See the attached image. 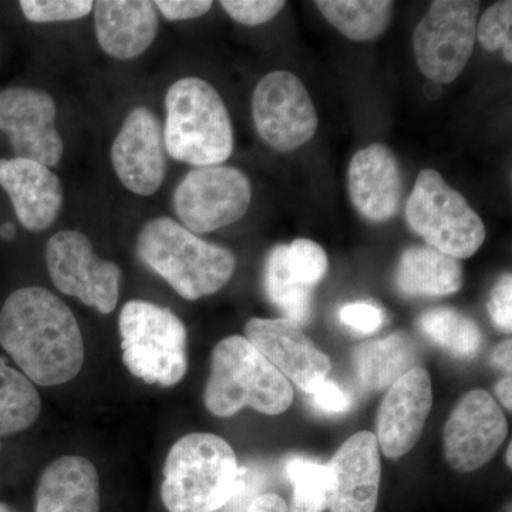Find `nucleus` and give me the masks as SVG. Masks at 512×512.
<instances>
[{
  "instance_id": "f257e3e1",
  "label": "nucleus",
  "mask_w": 512,
  "mask_h": 512,
  "mask_svg": "<svg viewBox=\"0 0 512 512\" xmlns=\"http://www.w3.org/2000/svg\"><path fill=\"white\" fill-rule=\"evenodd\" d=\"M0 346L30 382L69 383L84 365V342L76 316L40 286L10 293L0 309Z\"/></svg>"
},
{
  "instance_id": "f03ea898",
  "label": "nucleus",
  "mask_w": 512,
  "mask_h": 512,
  "mask_svg": "<svg viewBox=\"0 0 512 512\" xmlns=\"http://www.w3.org/2000/svg\"><path fill=\"white\" fill-rule=\"evenodd\" d=\"M137 255L187 301L221 291L237 268L234 252L204 241L168 217L143 225L138 232Z\"/></svg>"
},
{
  "instance_id": "7ed1b4c3",
  "label": "nucleus",
  "mask_w": 512,
  "mask_h": 512,
  "mask_svg": "<svg viewBox=\"0 0 512 512\" xmlns=\"http://www.w3.org/2000/svg\"><path fill=\"white\" fill-rule=\"evenodd\" d=\"M164 146L168 156L194 167L221 165L234 151V128L214 86L183 77L165 96Z\"/></svg>"
},
{
  "instance_id": "20e7f679",
  "label": "nucleus",
  "mask_w": 512,
  "mask_h": 512,
  "mask_svg": "<svg viewBox=\"0 0 512 512\" xmlns=\"http://www.w3.org/2000/svg\"><path fill=\"white\" fill-rule=\"evenodd\" d=\"M238 474L237 456L227 441L210 433L188 434L165 460L161 501L168 512L224 510Z\"/></svg>"
},
{
  "instance_id": "39448f33",
  "label": "nucleus",
  "mask_w": 512,
  "mask_h": 512,
  "mask_svg": "<svg viewBox=\"0 0 512 512\" xmlns=\"http://www.w3.org/2000/svg\"><path fill=\"white\" fill-rule=\"evenodd\" d=\"M204 402L214 416L231 417L245 407L276 416L293 402L291 383L245 336L215 346Z\"/></svg>"
},
{
  "instance_id": "423d86ee",
  "label": "nucleus",
  "mask_w": 512,
  "mask_h": 512,
  "mask_svg": "<svg viewBox=\"0 0 512 512\" xmlns=\"http://www.w3.org/2000/svg\"><path fill=\"white\" fill-rule=\"evenodd\" d=\"M119 332L128 372L147 384L175 386L188 369L187 329L157 303L130 301L121 309Z\"/></svg>"
},
{
  "instance_id": "0eeeda50",
  "label": "nucleus",
  "mask_w": 512,
  "mask_h": 512,
  "mask_svg": "<svg viewBox=\"0 0 512 512\" xmlns=\"http://www.w3.org/2000/svg\"><path fill=\"white\" fill-rule=\"evenodd\" d=\"M406 220L427 247L454 259L476 254L485 239V225L464 195L437 171H421L406 204Z\"/></svg>"
},
{
  "instance_id": "6e6552de",
  "label": "nucleus",
  "mask_w": 512,
  "mask_h": 512,
  "mask_svg": "<svg viewBox=\"0 0 512 512\" xmlns=\"http://www.w3.org/2000/svg\"><path fill=\"white\" fill-rule=\"evenodd\" d=\"M480 6L477 0H436L414 29L417 66L431 82L453 83L466 69Z\"/></svg>"
},
{
  "instance_id": "1a4fd4ad",
  "label": "nucleus",
  "mask_w": 512,
  "mask_h": 512,
  "mask_svg": "<svg viewBox=\"0 0 512 512\" xmlns=\"http://www.w3.org/2000/svg\"><path fill=\"white\" fill-rule=\"evenodd\" d=\"M47 272L57 291L109 315L116 309L123 278L120 266L100 258L83 232L64 229L46 245Z\"/></svg>"
},
{
  "instance_id": "9d476101",
  "label": "nucleus",
  "mask_w": 512,
  "mask_h": 512,
  "mask_svg": "<svg viewBox=\"0 0 512 512\" xmlns=\"http://www.w3.org/2000/svg\"><path fill=\"white\" fill-rule=\"evenodd\" d=\"M252 185L241 170L227 165L195 167L175 188L173 205L181 225L207 234L235 224L247 214Z\"/></svg>"
},
{
  "instance_id": "9b49d317",
  "label": "nucleus",
  "mask_w": 512,
  "mask_h": 512,
  "mask_svg": "<svg viewBox=\"0 0 512 512\" xmlns=\"http://www.w3.org/2000/svg\"><path fill=\"white\" fill-rule=\"evenodd\" d=\"M252 119L259 137L282 153L302 147L318 130V114L305 84L285 70L268 73L256 84Z\"/></svg>"
},
{
  "instance_id": "f8f14e48",
  "label": "nucleus",
  "mask_w": 512,
  "mask_h": 512,
  "mask_svg": "<svg viewBox=\"0 0 512 512\" xmlns=\"http://www.w3.org/2000/svg\"><path fill=\"white\" fill-rule=\"evenodd\" d=\"M56 103L33 87H8L0 92V131L9 138L15 157L46 167L62 161L64 146L56 127Z\"/></svg>"
},
{
  "instance_id": "ddd939ff",
  "label": "nucleus",
  "mask_w": 512,
  "mask_h": 512,
  "mask_svg": "<svg viewBox=\"0 0 512 512\" xmlns=\"http://www.w3.org/2000/svg\"><path fill=\"white\" fill-rule=\"evenodd\" d=\"M501 407L484 390L467 393L454 407L444 427L447 463L458 473H471L487 464L507 437Z\"/></svg>"
},
{
  "instance_id": "4468645a",
  "label": "nucleus",
  "mask_w": 512,
  "mask_h": 512,
  "mask_svg": "<svg viewBox=\"0 0 512 512\" xmlns=\"http://www.w3.org/2000/svg\"><path fill=\"white\" fill-rule=\"evenodd\" d=\"M114 173L126 190L151 197L160 190L167 170L161 121L147 107L127 114L111 146Z\"/></svg>"
},
{
  "instance_id": "2eb2a0df",
  "label": "nucleus",
  "mask_w": 512,
  "mask_h": 512,
  "mask_svg": "<svg viewBox=\"0 0 512 512\" xmlns=\"http://www.w3.org/2000/svg\"><path fill=\"white\" fill-rule=\"evenodd\" d=\"M245 338L299 389L312 394L328 380L330 359L298 323L289 319H251Z\"/></svg>"
},
{
  "instance_id": "dca6fc26",
  "label": "nucleus",
  "mask_w": 512,
  "mask_h": 512,
  "mask_svg": "<svg viewBox=\"0 0 512 512\" xmlns=\"http://www.w3.org/2000/svg\"><path fill=\"white\" fill-rule=\"evenodd\" d=\"M328 505L332 512H375L379 500L380 450L376 434L360 431L328 464Z\"/></svg>"
},
{
  "instance_id": "f3484780",
  "label": "nucleus",
  "mask_w": 512,
  "mask_h": 512,
  "mask_svg": "<svg viewBox=\"0 0 512 512\" xmlns=\"http://www.w3.org/2000/svg\"><path fill=\"white\" fill-rule=\"evenodd\" d=\"M431 404V379L423 367H414L389 387L377 414L376 439L384 456L399 458L416 446Z\"/></svg>"
},
{
  "instance_id": "a211bd4d",
  "label": "nucleus",
  "mask_w": 512,
  "mask_h": 512,
  "mask_svg": "<svg viewBox=\"0 0 512 512\" xmlns=\"http://www.w3.org/2000/svg\"><path fill=\"white\" fill-rule=\"evenodd\" d=\"M0 187L9 195L23 228L52 227L63 207V185L49 167L28 158H0Z\"/></svg>"
},
{
  "instance_id": "6ab92c4d",
  "label": "nucleus",
  "mask_w": 512,
  "mask_h": 512,
  "mask_svg": "<svg viewBox=\"0 0 512 512\" xmlns=\"http://www.w3.org/2000/svg\"><path fill=\"white\" fill-rule=\"evenodd\" d=\"M348 181L350 200L366 220L386 222L399 211L402 171L389 147L376 143L357 151L350 161Z\"/></svg>"
},
{
  "instance_id": "aec40b11",
  "label": "nucleus",
  "mask_w": 512,
  "mask_h": 512,
  "mask_svg": "<svg viewBox=\"0 0 512 512\" xmlns=\"http://www.w3.org/2000/svg\"><path fill=\"white\" fill-rule=\"evenodd\" d=\"M97 42L106 55L131 60L153 45L158 15L150 0H99L94 2Z\"/></svg>"
},
{
  "instance_id": "412c9836",
  "label": "nucleus",
  "mask_w": 512,
  "mask_h": 512,
  "mask_svg": "<svg viewBox=\"0 0 512 512\" xmlns=\"http://www.w3.org/2000/svg\"><path fill=\"white\" fill-rule=\"evenodd\" d=\"M35 512H101L100 478L92 461L63 456L37 481Z\"/></svg>"
},
{
  "instance_id": "4be33fe9",
  "label": "nucleus",
  "mask_w": 512,
  "mask_h": 512,
  "mask_svg": "<svg viewBox=\"0 0 512 512\" xmlns=\"http://www.w3.org/2000/svg\"><path fill=\"white\" fill-rule=\"evenodd\" d=\"M396 285L406 296L453 295L463 286V269L457 259L430 247L406 249L396 271Z\"/></svg>"
},
{
  "instance_id": "5701e85b",
  "label": "nucleus",
  "mask_w": 512,
  "mask_h": 512,
  "mask_svg": "<svg viewBox=\"0 0 512 512\" xmlns=\"http://www.w3.org/2000/svg\"><path fill=\"white\" fill-rule=\"evenodd\" d=\"M417 350L409 336L394 333L363 343L353 352V365L367 389L383 390L416 367Z\"/></svg>"
},
{
  "instance_id": "b1692460",
  "label": "nucleus",
  "mask_w": 512,
  "mask_h": 512,
  "mask_svg": "<svg viewBox=\"0 0 512 512\" xmlns=\"http://www.w3.org/2000/svg\"><path fill=\"white\" fill-rule=\"evenodd\" d=\"M323 18L353 42H370L392 23L394 3L389 0H318Z\"/></svg>"
},
{
  "instance_id": "393cba45",
  "label": "nucleus",
  "mask_w": 512,
  "mask_h": 512,
  "mask_svg": "<svg viewBox=\"0 0 512 512\" xmlns=\"http://www.w3.org/2000/svg\"><path fill=\"white\" fill-rule=\"evenodd\" d=\"M40 410L42 400L35 384L0 356V437L29 429Z\"/></svg>"
},
{
  "instance_id": "a878e982",
  "label": "nucleus",
  "mask_w": 512,
  "mask_h": 512,
  "mask_svg": "<svg viewBox=\"0 0 512 512\" xmlns=\"http://www.w3.org/2000/svg\"><path fill=\"white\" fill-rule=\"evenodd\" d=\"M417 328L431 342L458 357H473L483 346L477 323L451 308H434L421 313Z\"/></svg>"
},
{
  "instance_id": "bb28decb",
  "label": "nucleus",
  "mask_w": 512,
  "mask_h": 512,
  "mask_svg": "<svg viewBox=\"0 0 512 512\" xmlns=\"http://www.w3.org/2000/svg\"><path fill=\"white\" fill-rule=\"evenodd\" d=\"M288 245H276L265 264V291L269 301L281 309L286 319L292 322H308L312 312L311 289L296 284L286 264Z\"/></svg>"
},
{
  "instance_id": "cd10ccee",
  "label": "nucleus",
  "mask_w": 512,
  "mask_h": 512,
  "mask_svg": "<svg viewBox=\"0 0 512 512\" xmlns=\"http://www.w3.org/2000/svg\"><path fill=\"white\" fill-rule=\"evenodd\" d=\"M285 470L293 484L289 512H323L328 505V466L306 457H292Z\"/></svg>"
},
{
  "instance_id": "c85d7f7f",
  "label": "nucleus",
  "mask_w": 512,
  "mask_h": 512,
  "mask_svg": "<svg viewBox=\"0 0 512 512\" xmlns=\"http://www.w3.org/2000/svg\"><path fill=\"white\" fill-rule=\"evenodd\" d=\"M286 264L296 284L312 289L328 272V255L311 239H295L288 245Z\"/></svg>"
},
{
  "instance_id": "c756f323",
  "label": "nucleus",
  "mask_w": 512,
  "mask_h": 512,
  "mask_svg": "<svg viewBox=\"0 0 512 512\" xmlns=\"http://www.w3.org/2000/svg\"><path fill=\"white\" fill-rule=\"evenodd\" d=\"M476 39L487 52L503 49L504 59L512 62V2L495 3L485 10L477 25Z\"/></svg>"
},
{
  "instance_id": "7c9ffc66",
  "label": "nucleus",
  "mask_w": 512,
  "mask_h": 512,
  "mask_svg": "<svg viewBox=\"0 0 512 512\" xmlns=\"http://www.w3.org/2000/svg\"><path fill=\"white\" fill-rule=\"evenodd\" d=\"M23 16L32 23L72 22L93 12L92 0H22Z\"/></svg>"
},
{
  "instance_id": "2f4dec72",
  "label": "nucleus",
  "mask_w": 512,
  "mask_h": 512,
  "mask_svg": "<svg viewBox=\"0 0 512 512\" xmlns=\"http://www.w3.org/2000/svg\"><path fill=\"white\" fill-rule=\"evenodd\" d=\"M220 5L229 18L245 26H259L269 22L285 8L279 0H221Z\"/></svg>"
},
{
  "instance_id": "473e14b6",
  "label": "nucleus",
  "mask_w": 512,
  "mask_h": 512,
  "mask_svg": "<svg viewBox=\"0 0 512 512\" xmlns=\"http://www.w3.org/2000/svg\"><path fill=\"white\" fill-rule=\"evenodd\" d=\"M339 318L350 329L369 335L382 328L384 312L373 303L353 302L340 309Z\"/></svg>"
},
{
  "instance_id": "72a5a7b5",
  "label": "nucleus",
  "mask_w": 512,
  "mask_h": 512,
  "mask_svg": "<svg viewBox=\"0 0 512 512\" xmlns=\"http://www.w3.org/2000/svg\"><path fill=\"white\" fill-rule=\"evenodd\" d=\"M266 476L262 471L252 468H239L238 481L231 500L225 505V512H244L252 501L261 495L265 487Z\"/></svg>"
},
{
  "instance_id": "f704fd0d",
  "label": "nucleus",
  "mask_w": 512,
  "mask_h": 512,
  "mask_svg": "<svg viewBox=\"0 0 512 512\" xmlns=\"http://www.w3.org/2000/svg\"><path fill=\"white\" fill-rule=\"evenodd\" d=\"M512 278L511 274L501 276L500 281L491 291L488 301V312L495 325L503 332L511 333L512 329Z\"/></svg>"
},
{
  "instance_id": "c9c22d12",
  "label": "nucleus",
  "mask_w": 512,
  "mask_h": 512,
  "mask_svg": "<svg viewBox=\"0 0 512 512\" xmlns=\"http://www.w3.org/2000/svg\"><path fill=\"white\" fill-rule=\"evenodd\" d=\"M156 9L171 22L201 18L212 8L211 0H157Z\"/></svg>"
},
{
  "instance_id": "e433bc0d",
  "label": "nucleus",
  "mask_w": 512,
  "mask_h": 512,
  "mask_svg": "<svg viewBox=\"0 0 512 512\" xmlns=\"http://www.w3.org/2000/svg\"><path fill=\"white\" fill-rule=\"evenodd\" d=\"M311 396L313 407L319 412L340 414L346 413L350 409L348 394L343 392L339 384L332 380H325Z\"/></svg>"
},
{
  "instance_id": "4c0bfd02",
  "label": "nucleus",
  "mask_w": 512,
  "mask_h": 512,
  "mask_svg": "<svg viewBox=\"0 0 512 512\" xmlns=\"http://www.w3.org/2000/svg\"><path fill=\"white\" fill-rule=\"evenodd\" d=\"M244 512H289V507L278 494L265 493L256 497Z\"/></svg>"
},
{
  "instance_id": "58836bf2",
  "label": "nucleus",
  "mask_w": 512,
  "mask_h": 512,
  "mask_svg": "<svg viewBox=\"0 0 512 512\" xmlns=\"http://www.w3.org/2000/svg\"><path fill=\"white\" fill-rule=\"evenodd\" d=\"M511 353V339L504 340V342L500 343V345H498L493 352V362L495 365L503 367L504 370H507L508 375H511Z\"/></svg>"
},
{
  "instance_id": "ea45409f",
  "label": "nucleus",
  "mask_w": 512,
  "mask_h": 512,
  "mask_svg": "<svg viewBox=\"0 0 512 512\" xmlns=\"http://www.w3.org/2000/svg\"><path fill=\"white\" fill-rule=\"evenodd\" d=\"M511 375L505 376L504 379H501L500 382L495 386V393H497L498 399L503 403L504 407H507L508 410L512 409V396H511Z\"/></svg>"
},
{
  "instance_id": "a19ab883",
  "label": "nucleus",
  "mask_w": 512,
  "mask_h": 512,
  "mask_svg": "<svg viewBox=\"0 0 512 512\" xmlns=\"http://www.w3.org/2000/svg\"><path fill=\"white\" fill-rule=\"evenodd\" d=\"M16 235V227L12 224V222H3L0 225V238L6 239V241H10V239L15 238Z\"/></svg>"
},
{
  "instance_id": "79ce46f5",
  "label": "nucleus",
  "mask_w": 512,
  "mask_h": 512,
  "mask_svg": "<svg viewBox=\"0 0 512 512\" xmlns=\"http://www.w3.org/2000/svg\"><path fill=\"white\" fill-rule=\"evenodd\" d=\"M0 512H20L18 508L13 507V505L2 503L0 501Z\"/></svg>"
},
{
  "instance_id": "37998d69",
  "label": "nucleus",
  "mask_w": 512,
  "mask_h": 512,
  "mask_svg": "<svg viewBox=\"0 0 512 512\" xmlns=\"http://www.w3.org/2000/svg\"><path fill=\"white\" fill-rule=\"evenodd\" d=\"M511 454H512V450H511V444H510V446H508V451H507L508 467H511Z\"/></svg>"
}]
</instances>
